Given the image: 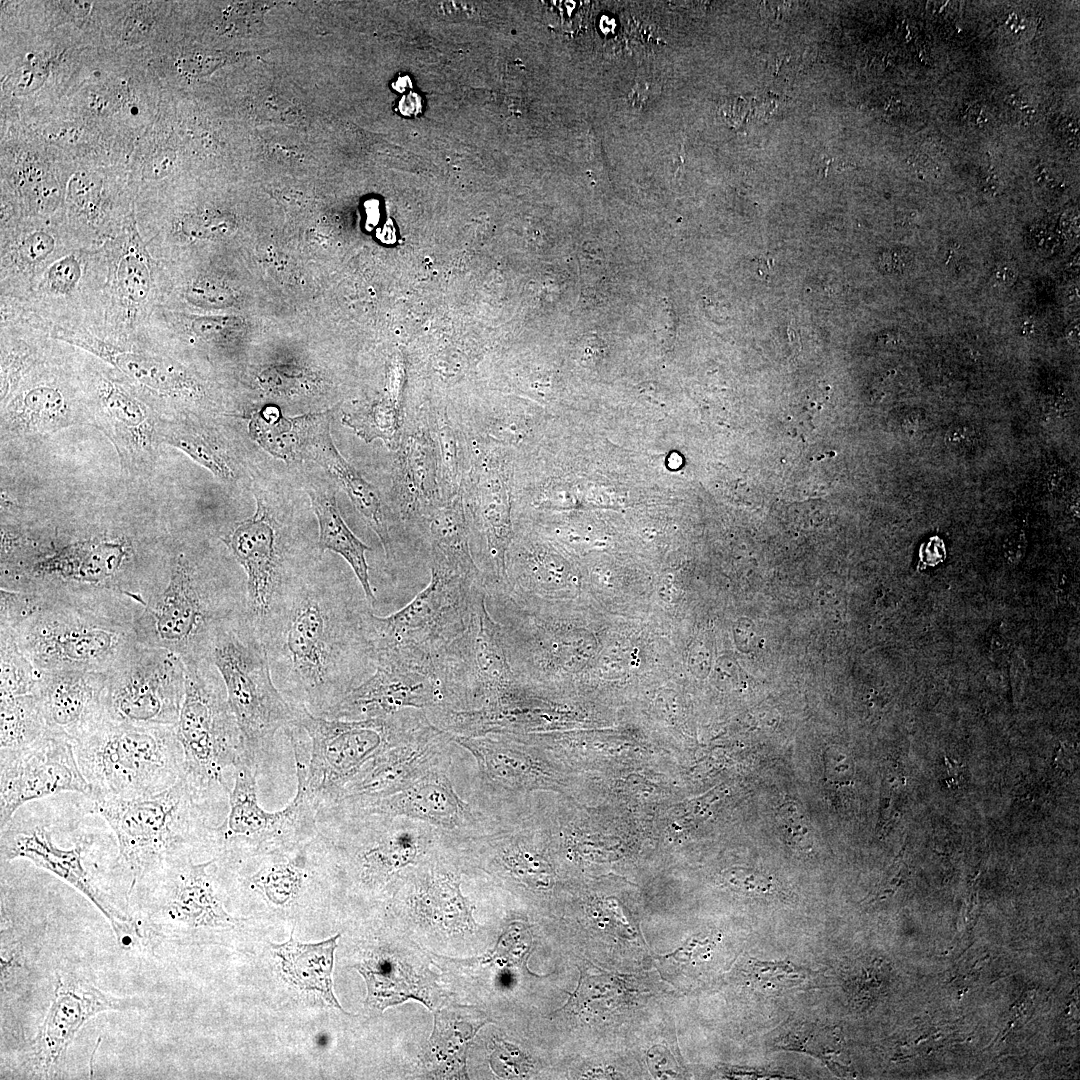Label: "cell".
I'll return each instance as SVG.
<instances>
[{
	"instance_id": "obj_1",
	"label": "cell",
	"mask_w": 1080,
	"mask_h": 1080,
	"mask_svg": "<svg viewBox=\"0 0 1080 1080\" xmlns=\"http://www.w3.org/2000/svg\"><path fill=\"white\" fill-rule=\"evenodd\" d=\"M360 591L344 572L311 562L258 631L274 683L291 705L325 717L374 672L365 627L371 604Z\"/></svg>"
},
{
	"instance_id": "obj_2",
	"label": "cell",
	"mask_w": 1080,
	"mask_h": 1080,
	"mask_svg": "<svg viewBox=\"0 0 1080 1080\" xmlns=\"http://www.w3.org/2000/svg\"><path fill=\"white\" fill-rule=\"evenodd\" d=\"M247 616L245 575L225 572L178 548L163 562L134 616L139 642L184 662L208 659L217 636Z\"/></svg>"
},
{
	"instance_id": "obj_3",
	"label": "cell",
	"mask_w": 1080,
	"mask_h": 1080,
	"mask_svg": "<svg viewBox=\"0 0 1080 1080\" xmlns=\"http://www.w3.org/2000/svg\"><path fill=\"white\" fill-rule=\"evenodd\" d=\"M9 629L23 656L40 671L111 672L142 645L136 606L119 598L46 597Z\"/></svg>"
},
{
	"instance_id": "obj_4",
	"label": "cell",
	"mask_w": 1080,
	"mask_h": 1080,
	"mask_svg": "<svg viewBox=\"0 0 1080 1080\" xmlns=\"http://www.w3.org/2000/svg\"><path fill=\"white\" fill-rule=\"evenodd\" d=\"M92 814L112 829L118 864L131 877L129 889L172 864L202 853H220V826L196 801L183 778L166 790L134 799L90 800Z\"/></svg>"
},
{
	"instance_id": "obj_5",
	"label": "cell",
	"mask_w": 1080,
	"mask_h": 1080,
	"mask_svg": "<svg viewBox=\"0 0 1080 1080\" xmlns=\"http://www.w3.org/2000/svg\"><path fill=\"white\" fill-rule=\"evenodd\" d=\"M293 706V705H292ZM293 725L302 732H287L296 764L297 785L318 815L342 800L349 786L385 750L401 742L429 722L424 710L404 709L394 714L361 720H340L317 716L305 707L294 706Z\"/></svg>"
},
{
	"instance_id": "obj_6",
	"label": "cell",
	"mask_w": 1080,
	"mask_h": 1080,
	"mask_svg": "<svg viewBox=\"0 0 1080 1080\" xmlns=\"http://www.w3.org/2000/svg\"><path fill=\"white\" fill-rule=\"evenodd\" d=\"M429 584L406 606L378 617L365 613L374 663H390L439 682L438 669L469 626L476 582L430 563Z\"/></svg>"
},
{
	"instance_id": "obj_7",
	"label": "cell",
	"mask_w": 1080,
	"mask_h": 1080,
	"mask_svg": "<svg viewBox=\"0 0 1080 1080\" xmlns=\"http://www.w3.org/2000/svg\"><path fill=\"white\" fill-rule=\"evenodd\" d=\"M185 664V694L176 726L182 777L196 801L218 823L229 810L227 770L244 755L243 738L224 682L208 660Z\"/></svg>"
},
{
	"instance_id": "obj_8",
	"label": "cell",
	"mask_w": 1080,
	"mask_h": 1080,
	"mask_svg": "<svg viewBox=\"0 0 1080 1080\" xmlns=\"http://www.w3.org/2000/svg\"><path fill=\"white\" fill-rule=\"evenodd\" d=\"M95 799H134L174 785L183 772L176 726H141L109 719L73 743Z\"/></svg>"
},
{
	"instance_id": "obj_9",
	"label": "cell",
	"mask_w": 1080,
	"mask_h": 1080,
	"mask_svg": "<svg viewBox=\"0 0 1080 1080\" xmlns=\"http://www.w3.org/2000/svg\"><path fill=\"white\" fill-rule=\"evenodd\" d=\"M208 660L218 670L239 725L244 756L258 769L276 734L293 725L296 711L277 689L265 647L243 617L216 638Z\"/></svg>"
},
{
	"instance_id": "obj_10",
	"label": "cell",
	"mask_w": 1080,
	"mask_h": 1080,
	"mask_svg": "<svg viewBox=\"0 0 1080 1080\" xmlns=\"http://www.w3.org/2000/svg\"><path fill=\"white\" fill-rule=\"evenodd\" d=\"M323 851L350 860L359 880L384 887L399 873L448 848L455 837L419 820L380 814L331 815L317 820Z\"/></svg>"
},
{
	"instance_id": "obj_11",
	"label": "cell",
	"mask_w": 1080,
	"mask_h": 1080,
	"mask_svg": "<svg viewBox=\"0 0 1080 1080\" xmlns=\"http://www.w3.org/2000/svg\"><path fill=\"white\" fill-rule=\"evenodd\" d=\"M96 843V835L74 827L72 842L58 841L51 819L39 818L33 811L21 807L1 828V857L3 860L23 858L44 869L88 898L109 920L118 943L128 948L137 938V929L114 906L109 895L88 868V858Z\"/></svg>"
},
{
	"instance_id": "obj_12",
	"label": "cell",
	"mask_w": 1080,
	"mask_h": 1080,
	"mask_svg": "<svg viewBox=\"0 0 1080 1080\" xmlns=\"http://www.w3.org/2000/svg\"><path fill=\"white\" fill-rule=\"evenodd\" d=\"M221 540L243 569L246 617L257 634L292 581L311 562L296 556L289 525L261 499L255 514L237 522Z\"/></svg>"
},
{
	"instance_id": "obj_13",
	"label": "cell",
	"mask_w": 1080,
	"mask_h": 1080,
	"mask_svg": "<svg viewBox=\"0 0 1080 1080\" xmlns=\"http://www.w3.org/2000/svg\"><path fill=\"white\" fill-rule=\"evenodd\" d=\"M185 694V664L175 653L139 647L109 673L107 719L141 726H177Z\"/></svg>"
},
{
	"instance_id": "obj_14",
	"label": "cell",
	"mask_w": 1080,
	"mask_h": 1080,
	"mask_svg": "<svg viewBox=\"0 0 1080 1080\" xmlns=\"http://www.w3.org/2000/svg\"><path fill=\"white\" fill-rule=\"evenodd\" d=\"M233 774L229 810L218 827L220 853L272 850L300 844L316 836V814L300 786L289 805L280 811L268 812L261 808L257 799V768L244 755L235 762Z\"/></svg>"
},
{
	"instance_id": "obj_15",
	"label": "cell",
	"mask_w": 1080,
	"mask_h": 1080,
	"mask_svg": "<svg viewBox=\"0 0 1080 1080\" xmlns=\"http://www.w3.org/2000/svg\"><path fill=\"white\" fill-rule=\"evenodd\" d=\"M68 792L92 796L71 741L48 734L22 750L0 752V828L24 805Z\"/></svg>"
},
{
	"instance_id": "obj_16",
	"label": "cell",
	"mask_w": 1080,
	"mask_h": 1080,
	"mask_svg": "<svg viewBox=\"0 0 1080 1080\" xmlns=\"http://www.w3.org/2000/svg\"><path fill=\"white\" fill-rule=\"evenodd\" d=\"M449 768L431 771L387 796L341 802L318 819L351 814L403 816L428 823L456 838L478 835L492 828L496 817L475 810L456 793Z\"/></svg>"
},
{
	"instance_id": "obj_17",
	"label": "cell",
	"mask_w": 1080,
	"mask_h": 1080,
	"mask_svg": "<svg viewBox=\"0 0 1080 1080\" xmlns=\"http://www.w3.org/2000/svg\"><path fill=\"white\" fill-rule=\"evenodd\" d=\"M90 397L87 415L111 440L123 467L138 474L152 470L162 444V418L130 389L109 378H100Z\"/></svg>"
},
{
	"instance_id": "obj_18",
	"label": "cell",
	"mask_w": 1080,
	"mask_h": 1080,
	"mask_svg": "<svg viewBox=\"0 0 1080 1080\" xmlns=\"http://www.w3.org/2000/svg\"><path fill=\"white\" fill-rule=\"evenodd\" d=\"M142 1004L139 998L114 997L79 978L58 974L50 1007L34 1043L38 1069L44 1077H53L76 1033L96 1014L135 1009Z\"/></svg>"
},
{
	"instance_id": "obj_19",
	"label": "cell",
	"mask_w": 1080,
	"mask_h": 1080,
	"mask_svg": "<svg viewBox=\"0 0 1080 1080\" xmlns=\"http://www.w3.org/2000/svg\"><path fill=\"white\" fill-rule=\"evenodd\" d=\"M453 745L455 742L450 733L428 722L381 753L349 786L337 804L387 796L431 771L450 767Z\"/></svg>"
},
{
	"instance_id": "obj_20",
	"label": "cell",
	"mask_w": 1080,
	"mask_h": 1080,
	"mask_svg": "<svg viewBox=\"0 0 1080 1080\" xmlns=\"http://www.w3.org/2000/svg\"><path fill=\"white\" fill-rule=\"evenodd\" d=\"M109 672L41 671L37 695L49 735L74 743L107 719Z\"/></svg>"
},
{
	"instance_id": "obj_21",
	"label": "cell",
	"mask_w": 1080,
	"mask_h": 1080,
	"mask_svg": "<svg viewBox=\"0 0 1080 1080\" xmlns=\"http://www.w3.org/2000/svg\"><path fill=\"white\" fill-rule=\"evenodd\" d=\"M471 516L484 544L486 592L506 584V555L511 533L505 470L496 449L476 456L471 472Z\"/></svg>"
},
{
	"instance_id": "obj_22",
	"label": "cell",
	"mask_w": 1080,
	"mask_h": 1080,
	"mask_svg": "<svg viewBox=\"0 0 1080 1080\" xmlns=\"http://www.w3.org/2000/svg\"><path fill=\"white\" fill-rule=\"evenodd\" d=\"M445 707L441 686L432 678L389 663H376L374 672L349 691L326 718L361 720L384 717L404 709Z\"/></svg>"
},
{
	"instance_id": "obj_23",
	"label": "cell",
	"mask_w": 1080,
	"mask_h": 1080,
	"mask_svg": "<svg viewBox=\"0 0 1080 1080\" xmlns=\"http://www.w3.org/2000/svg\"><path fill=\"white\" fill-rule=\"evenodd\" d=\"M465 659V681L459 710L483 707L514 690L501 627L488 609L487 593L482 583L473 586Z\"/></svg>"
},
{
	"instance_id": "obj_24",
	"label": "cell",
	"mask_w": 1080,
	"mask_h": 1080,
	"mask_svg": "<svg viewBox=\"0 0 1080 1080\" xmlns=\"http://www.w3.org/2000/svg\"><path fill=\"white\" fill-rule=\"evenodd\" d=\"M452 737L456 745L475 759L481 787L490 796L496 798L497 795L555 783L549 768L521 749L508 734Z\"/></svg>"
},
{
	"instance_id": "obj_25",
	"label": "cell",
	"mask_w": 1080,
	"mask_h": 1080,
	"mask_svg": "<svg viewBox=\"0 0 1080 1080\" xmlns=\"http://www.w3.org/2000/svg\"><path fill=\"white\" fill-rule=\"evenodd\" d=\"M394 469L395 505L403 521L423 525L444 499L436 443L424 429L401 440Z\"/></svg>"
},
{
	"instance_id": "obj_26",
	"label": "cell",
	"mask_w": 1080,
	"mask_h": 1080,
	"mask_svg": "<svg viewBox=\"0 0 1080 1080\" xmlns=\"http://www.w3.org/2000/svg\"><path fill=\"white\" fill-rule=\"evenodd\" d=\"M330 415L318 414L312 426L304 455L321 464L343 488L365 523L379 538L386 559L394 556L390 518L375 486L365 480L338 452L330 435Z\"/></svg>"
},
{
	"instance_id": "obj_27",
	"label": "cell",
	"mask_w": 1080,
	"mask_h": 1080,
	"mask_svg": "<svg viewBox=\"0 0 1080 1080\" xmlns=\"http://www.w3.org/2000/svg\"><path fill=\"white\" fill-rule=\"evenodd\" d=\"M57 339L83 348L114 366L140 389L157 397H173L188 389L183 372L171 361L145 352L127 350L84 331L58 329Z\"/></svg>"
},
{
	"instance_id": "obj_28",
	"label": "cell",
	"mask_w": 1080,
	"mask_h": 1080,
	"mask_svg": "<svg viewBox=\"0 0 1080 1080\" xmlns=\"http://www.w3.org/2000/svg\"><path fill=\"white\" fill-rule=\"evenodd\" d=\"M430 543V562L484 585V576L470 547L469 523L462 492L444 500L423 524Z\"/></svg>"
},
{
	"instance_id": "obj_29",
	"label": "cell",
	"mask_w": 1080,
	"mask_h": 1080,
	"mask_svg": "<svg viewBox=\"0 0 1080 1080\" xmlns=\"http://www.w3.org/2000/svg\"><path fill=\"white\" fill-rule=\"evenodd\" d=\"M2 431L43 434L77 423L79 416L60 388L39 383L24 387L4 405Z\"/></svg>"
},
{
	"instance_id": "obj_30",
	"label": "cell",
	"mask_w": 1080,
	"mask_h": 1080,
	"mask_svg": "<svg viewBox=\"0 0 1080 1080\" xmlns=\"http://www.w3.org/2000/svg\"><path fill=\"white\" fill-rule=\"evenodd\" d=\"M341 934L319 943H300L294 938L271 947L281 959V969L285 979L292 985L306 991L320 993L331 1006L344 1012L333 993L332 970L337 939Z\"/></svg>"
},
{
	"instance_id": "obj_31",
	"label": "cell",
	"mask_w": 1080,
	"mask_h": 1080,
	"mask_svg": "<svg viewBox=\"0 0 1080 1080\" xmlns=\"http://www.w3.org/2000/svg\"><path fill=\"white\" fill-rule=\"evenodd\" d=\"M313 512L318 522L317 549L340 555L350 566L371 605L376 597L371 587L365 553L370 548L348 527L339 511L335 496L328 492H310Z\"/></svg>"
},
{
	"instance_id": "obj_32",
	"label": "cell",
	"mask_w": 1080,
	"mask_h": 1080,
	"mask_svg": "<svg viewBox=\"0 0 1080 1080\" xmlns=\"http://www.w3.org/2000/svg\"><path fill=\"white\" fill-rule=\"evenodd\" d=\"M411 882L410 903L419 913L441 922H456L461 927L474 924L473 907L461 893L458 872L433 863L428 870L419 871Z\"/></svg>"
},
{
	"instance_id": "obj_33",
	"label": "cell",
	"mask_w": 1080,
	"mask_h": 1080,
	"mask_svg": "<svg viewBox=\"0 0 1080 1080\" xmlns=\"http://www.w3.org/2000/svg\"><path fill=\"white\" fill-rule=\"evenodd\" d=\"M844 1040L838 1028L819 1022L794 1021L781 1026L771 1037L774 1050L801 1052L823 1062L835 1075L851 1074Z\"/></svg>"
},
{
	"instance_id": "obj_34",
	"label": "cell",
	"mask_w": 1080,
	"mask_h": 1080,
	"mask_svg": "<svg viewBox=\"0 0 1080 1080\" xmlns=\"http://www.w3.org/2000/svg\"><path fill=\"white\" fill-rule=\"evenodd\" d=\"M315 415L287 419L275 407L256 413L250 432L268 452L284 460L304 455Z\"/></svg>"
},
{
	"instance_id": "obj_35",
	"label": "cell",
	"mask_w": 1080,
	"mask_h": 1080,
	"mask_svg": "<svg viewBox=\"0 0 1080 1080\" xmlns=\"http://www.w3.org/2000/svg\"><path fill=\"white\" fill-rule=\"evenodd\" d=\"M440 1011L435 1015L431 1045L438 1060L455 1067L459 1076H466V1053L478 1029L486 1023L480 1014L469 1007Z\"/></svg>"
},
{
	"instance_id": "obj_36",
	"label": "cell",
	"mask_w": 1080,
	"mask_h": 1080,
	"mask_svg": "<svg viewBox=\"0 0 1080 1080\" xmlns=\"http://www.w3.org/2000/svg\"><path fill=\"white\" fill-rule=\"evenodd\" d=\"M48 735L37 692L1 696L0 752L27 748Z\"/></svg>"
},
{
	"instance_id": "obj_37",
	"label": "cell",
	"mask_w": 1080,
	"mask_h": 1080,
	"mask_svg": "<svg viewBox=\"0 0 1080 1080\" xmlns=\"http://www.w3.org/2000/svg\"><path fill=\"white\" fill-rule=\"evenodd\" d=\"M161 438L162 443L182 450L220 479L230 481L234 478L223 450L209 434L194 424L162 419Z\"/></svg>"
},
{
	"instance_id": "obj_38",
	"label": "cell",
	"mask_w": 1080,
	"mask_h": 1080,
	"mask_svg": "<svg viewBox=\"0 0 1080 1080\" xmlns=\"http://www.w3.org/2000/svg\"><path fill=\"white\" fill-rule=\"evenodd\" d=\"M400 394V389L394 388L385 398L364 411L346 415L343 421L366 442L380 438L390 448H397L403 424Z\"/></svg>"
},
{
	"instance_id": "obj_39",
	"label": "cell",
	"mask_w": 1080,
	"mask_h": 1080,
	"mask_svg": "<svg viewBox=\"0 0 1080 1080\" xmlns=\"http://www.w3.org/2000/svg\"><path fill=\"white\" fill-rule=\"evenodd\" d=\"M397 964L390 959H381L356 966L367 984L366 1004L383 1010L410 997L417 998L415 988L406 981Z\"/></svg>"
},
{
	"instance_id": "obj_40",
	"label": "cell",
	"mask_w": 1080,
	"mask_h": 1080,
	"mask_svg": "<svg viewBox=\"0 0 1080 1080\" xmlns=\"http://www.w3.org/2000/svg\"><path fill=\"white\" fill-rule=\"evenodd\" d=\"M116 285L120 296L130 306L144 304L151 293L152 277L148 255L134 238L125 245L117 262Z\"/></svg>"
},
{
	"instance_id": "obj_41",
	"label": "cell",
	"mask_w": 1080,
	"mask_h": 1080,
	"mask_svg": "<svg viewBox=\"0 0 1080 1080\" xmlns=\"http://www.w3.org/2000/svg\"><path fill=\"white\" fill-rule=\"evenodd\" d=\"M443 499L461 492L462 449L460 439L448 417L438 420L435 432Z\"/></svg>"
},
{
	"instance_id": "obj_42",
	"label": "cell",
	"mask_w": 1080,
	"mask_h": 1080,
	"mask_svg": "<svg viewBox=\"0 0 1080 1080\" xmlns=\"http://www.w3.org/2000/svg\"><path fill=\"white\" fill-rule=\"evenodd\" d=\"M625 988L623 981L616 976L589 975L582 971L579 986L566 1006L582 1009L590 1002L600 1000V1005L609 1010L625 1000Z\"/></svg>"
},
{
	"instance_id": "obj_43",
	"label": "cell",
	"mask_w": 1080,
	"mask_h": 1080,
	"mask_svg": "<svg viewBox=\"0 0 1080 1080\" xmlns=\"http://www.w3.org/2000/svg\"><path fill=\"white\" fill-rule=\"evenodd\" d=\"M489 1062L496 1075L507 1079L524 1077L530 1069L527 1056L517 1047L503 1040H494Z\"/></svg>"
},
{
	"instance_id": "obj_44",
	"label": "cell",
	"mask_w": 1080,
	"mask_h": 1080,
	"mask_svg": "<svg viewBox=\"0 0 1080 1080\" xmlns=\"http://www.w3.org/2000/svg\"><path fill=\"white\" fill-rule=\"evenodd\" d=\"M186 296L194 305L210 309L226 308L235 302V296L229 287L208 278L194 281L188 287Z\"/></svg>"
},
{
	"instance_id": "obj_45",
	"label": "cell",
	"mask_w": 1080,
	"mask_h": 1080,
	"mask_svg": "<svg viewBox=\"0 0 1080 1080\" xmlns=\"http://www.w3.org/2000/svg\"><path fill=\"white\" fill-rule=\"evenodd\" d=\"M778 822L787 842L794 848L810 850L812 834L809 825L795 804H785L778 811Z\"/></svg>"
},
{
	"instance_id": "obj_46",
	"label": "cell",
	"mask_w": 1080,
	"mask_h": 1080,
	"mask_svg": "<svg viewBox=\"0 0 1080 1080\" xmlns=\"http://www.w3.org/2000/svg\"><path fill=\"white\" fill-rule=\"evenodd\" d=\"M722 878L730 888L745 894L762 896L775 890L772 878L755 869H729L722 873Z\"/></svg>"
},
{
	"instance_id": "obj_47",
	"label": "cell",
	"mask_w": 1080,
	"mask_h": 1080,
	"mask_svg": "<svg viewBox=\"0 0 1080 1080\" xmlns=\"http://www.w3.org/2000/svg\"><path fill=\"white\" fill-rule=\"evenodd\" d=\"M229 220L216 213H203L189 217L183 224L186 235L199 239H215L230 234Z\"/></svg>"
},
{
	"instance_id": "obj_48",
	"label": "cell",
	"mask_w": 1080,
	"mask_h": 1080,
	"mask_svg": "<svg viewBox=\"0 0 1080 1080\" xmlns=\"http://www.w3.org/2000/svg\"><path fill=\"white\" fill-rule=\"evenodd\" d=\"M242 321L235 316H201L192 321L193 332L209 340H220L236 333Z\"/></svg>"
},
{
	"instance_id": "obj_49",
	"label": "cell",
	"mask_w": 1080,
	"mask_h": 1080,
	"mask_svg": "<svg viewBox=\"0 0 1080 1080\" xmlns=\"http://www.w3.org/2000/svg\"><path fill=\"white\" fill-rule=\"evenodd\" d=\"M81 276L78 260L73 255L63 257L52 264L47 272V284L55 293H68Z\"/></svg>"
},
{
	"instance_id": "obj_50",
	"label": "cell",
	"mask_w": 1080,
	"mask_h": 1080,
	"mask_svg": "<svg viewBox=\"0 0 1080 1080\" xmlns=\"http://www.w3.org/2000/svg\"><path fill=\"white\" fill-rule=\"evenodd\" d=\"M53 249L52 236L44 232H34L20 243L18 256L25 264H36L46 259Z\"/></svg>"
},
{
	"instance_id": "obj_51",
	"label": "cell",
	"mask_w": 1080,
	"mask_h": 1080,
	"mask_svg": "<svg viewBox=\"0 0 1080 1080\" xmlns=\"http://www.w3.org/2000/svg\"><path fill=\"white\" fill-rule=\"evenodd\" d=\"M647 1063L659 1078H671L679 1075L676 1062L666 1048L654 1046L647 1053Z\"/></svg>"
},
{
	"instance_id": "obj_52",
	"label": "cell",
	"mask_w": 1080,
	"mask_h": 1080,
	"mask_svg": "<svg viewBox=\"0 0 1080 1080\" xmlns=\"http://www.w3.org/2000/svg\"><path fill=\"white\" fill-rule=\"evenodd\" d=\"M1027 538L1022 530L1012 532L1004 541L1003 555L1009 565H1017L1025 555Z\"/></svg>"
},
{
	"instance_id": "obj_53",
	"label": "cell",
	"mask_w": 1080,
	"mask_h": 1080,
	"mask_svg": "<svg viewBox=\"0 0 1080 1080\" xmlns=\"http://www.w3.org/2000/svg\"><path fill=\"white\" fill-rule=\"evenodd\" d=\"M973 440V430L962 424L952 426L945 435L946 445L953 450H963L969 447Z\"/></svg>"
},
{
	"instance_id": "obj_54",
	"label": "cell",
	"mask_w": 1080,
	"mask_h": 1080,
	"mask_svg": "<svg viewBox=\"0 0 1080 1080\" xmlns=\"http://www.w3.org/2000/svg\"><path fill=\"white\" fill-rule=\"evenodd\" d=\"M173 164L172 156L166 153L155 155L150 162L146 165L145 176L151 179H158L165 176L171 169Z\"/></svg>"
},
{
	"instance_id": "obj_55",
	"label": "cell",
	"mask_w": 1080,
	"mask_h": 1080,
	"mask_svg": "<svg viewBox=\"0 0 1080 1080\" xmlns=\"http://www.w3.org/2000/svg\"><path fill=\"white\" fill-rule=\"evenodd\" d=\"M1045 484L1051 493H1061L1068 485V473L1060 467L1050 468L1045 476Z\"/></svg>"
},
{
	"instance_id": "obj_56",
	"label": "cell",
	"mask_w": 1080,
	"mask_h": 1080,
	"mask_svg": "<svg viewBox=\"0 0 1080 1080\" xmlns=\"http://www.w3.org/2000/svg\"><path fill=\"white\" fill-rule=\"evenodd\" d=\"M994 280L1003 286H1011L1017 279L1016 268L1010 263H1001L994 268Z\"/></svg>"
},
{
	"instance_id": "obj_57",
	"label": "cell",
	"mask_w": 1080,
	"mask_h": 1080,
	"mask_svg": "<svg viewBox=\"0 0 1080 1080\" xmlns=\"http://www.w3.org/2000/svg\"><path fill=\"white\" fill-rule=\"evenodd\" d=\"M945 764L947 767L948 779L947 784L949 787H959L960 782H963L964 766L955 761L945 757Z\"/></svg>"
},
{
	"instance_id": "obj_58",
	"label": "cell",
	"mask_w": 1080,
	"mask_h": 1080,
	"mask_svg": "<svg viewBox=\"0 0 1080 1080\" xmlns=\"http://www.w3.org/2000/svg\"><path fill=\"white\" fill-rule=\"evenodd\" d=\"M441 4V9L446 14L447 12L448 14H464L470 12L469 6L462 2H445Z\"/></svg>"
},
{
	"instance_id": "obj_59",
	"label": "cell",
	"mask_w": 1080,
	"mask_h": 1080,
	"mask_svg": "<svg viewBox=\"0 0 1080 1080\" xmlns=\"http://www.w3.org/2000/svg\"><path fill=\"white\" fill-rule=\"evenodd\" d=\"M1035 331H1036V325H1035V322L1032 319L1028 318V319H1026V320H1024L1022 322V324H1021V333H1022V335L1029 337V336L1034 335Z\"/></svg>"
},
{
	"instance_id": "obj_60",
	"label": "cell",
	"mask_w": 1080,
	"mask_h": 1080,
	"mask_svg": "<svg viewBox=\"0 0 1080 1080\" xmlns=\"http://www.w3.org/2000/svg\"><path fill=\"white\" fill-rule=\"evenodd\" d=\"M1066 337H1067V339H1068V341L1070 343H1072L1074 345H1078V343H1079V326H1078V324H1073V325L1069 326V328L1067 329V332H1066Z\"/></svg>"
},
{
	"instance_id": "obj_61",
	"label": "cell",
	"mask_w": 1080,
	"mask_h": 1080,
	"mask_svg": "<svg viewBox=\"0 0 1080 1080\" xmlns=\"http://www.w3.org/2000/svg\"><path fill=\"white\" fill-rule=\"evenodd\" d=\"M1070 300L1078 299V287H1072L1067 291Z\"/></svg>"
}]
</instances>
